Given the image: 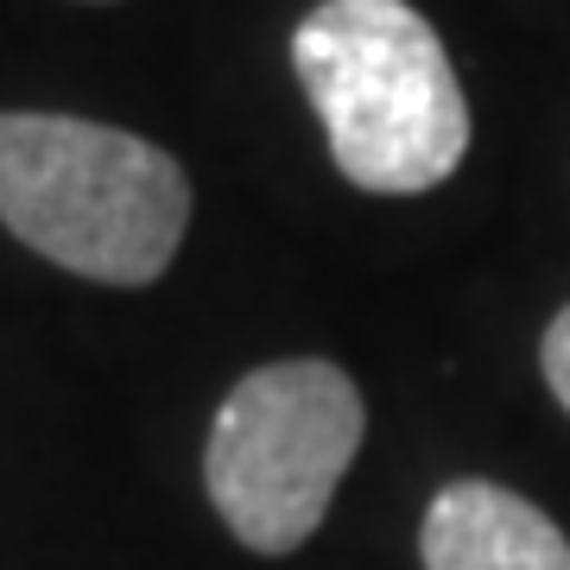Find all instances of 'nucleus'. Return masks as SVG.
Segmentation results:
<instances>
[{"label":"nucleus","mask_w":570,"mask_h":570,"mask_svg":"<svg viewBox=\"0 0 570 570\" xmlns=\"http://www.w3.org/2000/svg\"><path fill=\"white\" fill-rule=\"evenodd\" d=\"M292 70L355 190L419 197L463 165L469 102L438 26L406 0H324L292 32Z\"/></svg>","instance_id":"nucleus-1"},{"label":"nucleus","mask_w":570,"mask_h":570,"mask_svg":"<svg viewBox=\"0 0 570 570\" xmlns=\"http://www.w3.org/2000/svg\"><path fill=\"white\" fill-rule=\"evenodd\" d=\"M0 223L102 285H153L190 228V178L165 146L77 115H0Z\"/></svg>","instance_id":"nucleus-2"},{"label":"nucleus","mask_w":570,"mask_h":570,"mask_svg":"<svg viewBox=\"0 0 570 570\" xmlns=\"http://www.w3.org/2000/svg\"><path fill=\"white\" fill-rule=\"evenodd\" d=\"M362 431V393L336 362L298 355L242 374L204 444V489L223 527L261 558L298 551L324 527Z\"/></svg>","instance_id":"nucleus-3"},{"label":"nucleus","mask_w":570,"mask_h":570,"mask_svg":"<svg viewBox=\"0 0 570 570\" xmlns=\"http://www.w3.org/2000/svg\"><path fill=\"white\" fill-rule=\"evenodd\" d=\"M419 558L425 570H570V539L527 494L463 475L431 494Z\"/></svg>","instance_id":"nucleus-4"},{"label":"nucleus","mask_w":570,"mask_h":570,"mask_svg":"<svg viewBox=\"0 0 570 570\" xmlns=\"http://www.w3.org/2000/svg\"><path fill=\"white\" fill-rule=\"evenodd\" d=\"M539 367H546V387H551V400L570 412V305L551 317V330H546V343H539Z\"/></svg>","instance_id":"nucleus-5"}]
</instances>
